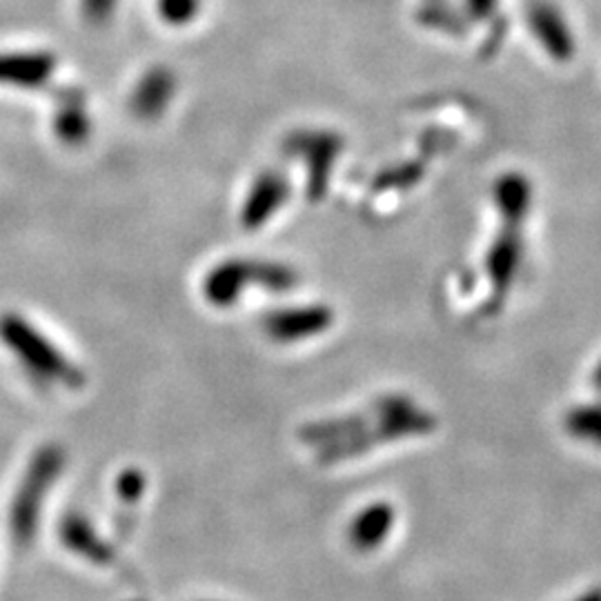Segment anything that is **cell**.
<instances>
[{
    "mask_svg": "<svg viewBox=\"0 0 601 601\" xmlns=\"http://www.w3.org/2000/svg\"><path fill=\"white\" fill-rule=\"evenodd\" d=\"M0 343L40 383H59L65 385V388H80V385H85V372L72 363L67 355L23 315H0Z\"/></svg>",
    "mask_w": 601,
    "mask_h": 601,
    "instance_id": "cell-1",
    "label": "cell"
},
{
    "mask_svg": "<svg viewBox=\"0 0 601 601\" xmlns=\"http://www.w3.org/2000/svg\"><path fill=\"white\" fill-rule=\"evenodd\" d=\"M433 419L427 417L412 399L404 395H385L383 414L368 427L366 433L355 439L341 442L334 446H325L317 450V461L321 465H332L338 461H348L368 455L383 444H393L397 439H406L412 435H423L433 431Z\"/></svg>",
    "mask_w": 601,
    "mask_h": 601,
    "instance_id": "cell-2",
    "label": "cell"
},
{
    "mask_svg": "<svg viewBox=\"0 0 601 601\" xmlns=\"http://www.w3.org/2000/svg\"><path fill=\"white\" fill-rule=\"evenodd\" d=\"M65 463V450L56 444L38 448L29 459L10 510V528L18 546H29L34 541L42 506H46V499L54 488L56 479L63 475Z\"/></svg>",
    "mask_w": 601,
    "mask_h": 601,
    "instance_id": "cell-3",
    "label": "cell"
},
{
    "mask_svg": "<svg viewBox=\"0 0 601 601\" xmlns=\"http://www.w3.org/2000/svg\"><path fill=\"white\" fill-rule=\"evenodd\" d=\"M298 283V274L272 261L232 259L214 268L203 281V294L214 308H232L250 285H259L268 292H290Z\"/></svg>",
    "mask_w": 601,
    "mask_h": 601,
    "instance_id": "cell-4",
    "label": "cell"
},
{
    "mask_svg": "<svg viewBox=\"0 0 601 601\" xmlns=\"http://www.w3.org/2000/svg\"><path fill=\"white\" fill-rule=\"evenodd\" d=\"M332 323L334 312L323 304L283 308L264 317V330L277 343H298L312 338L330 330Z\"/></svg>",
    "mask_w": 601,
    "mask_h": 601,
    "instance_id": "cell-5",
    "label": "cell"
},
{
    "mask_svg": "<svg viewBox=\"0 0 601 601\" xmlns=\"http://www.w3.org/2000/svg\"><path fill=\"white\" fill-rule=\"evenodd\" d=\"M338 150H341V141L328 132H304L292 139V152L306 158V165L310 171L308 192L312 201H319L328 190L330 171Z\"/></svg>",
    "mask_w": 601,
    "mask_h": 601,
    "instance_id": "cell-6",
    "label": "cell"
},
{
    "mask_svg": "<svg viewBox=\"0 0 601 601\" xmlns=\"http://www.w3.org/2000/svg\"><path fill=\"white\" fill-rule=\"evenodd\" d=\"M59 539L72 552L82 557L85 562L97 566H110L116 560L114 548L99 535L94 524L80 512H67L59 524Z\"/></svg>",
    "mask_w": 601,
    "mask_h": 601,
    "instance_id": "cell-7",
    "label": "cell"
},
{
    "mask_svg": "<svg viewBox=\"0 0 601 601\" xmlns=\"http://www.w3.org/2000/svg\"><path fill=\"white\" fill-rule=\"evenodd\" d=\"M287 194L290 186L283 175H279V171H264V175L256 177V181L252 183L247 199L243 203V226L247 230H256L268 223L277 214V209L285 203Z\"/></svg>",
    "mask_w": 601,
    "mask_h": 601,
    "instance_id": "cell-8",
    "label": "cell"
},
{
    "mask_svg": "<svg viewBox=\"0 0 601 601\" xmlns=\"http://www.w3.org/2000/svg\"><path fill=\"white\" fill-rule=\"evenodd\" d=\"M397 524V512L388 501H376L366 506L348 528V539L355 550L372 552L385 544Z\"/></svg>",
    "mask_w": 601,
    "mask_h": 601,
    "instance_id": "cell-9",
    "label": "cell"
},
{
    "mask_svg": "<svg viewBox=\"0 0 601 601\" xmlns=\"http://www.w3.org/2000/svg\"><path fill=\"white\" fill-rule=\"evenodd\" d=\"M175 90H177L175 74L163 67L150 69L137 85L132 107L143 118H156L158 114H163L171 97H175Z\"/></svg>",
    "mask_w": 601,
    "mask_h": 601,
    "instance_id": "cell-10",
    "label": "cell"
},
{
    "mask_svg": "<svg viewBox=\"0 0 601 601\" xmlns=\"http://www.w3.org/2000/svg\"><path fill=\"white\" fill-rule=\"evenodd\" d=\"M158 14L169 25H188L196 18L201 0H158Z\"/></svg>",
    "mask_w": 601,
    "mask_h": 601,
    "instance_id": "cell-11",
    "label": "cell"
},
{
    "mask_svg": "<svg viewBox=\"0 0 601 601\" xmlns=\"http://www.w3.org/2000/svg\"><path fill=\"white\" fill-rule=\"evenodd\" d=\"M145 488H148V479L139 468L123 470L118 475V479H116V495L125 503H137L143 497Z\"/></svg>",
    "mask_w": 601,
    "mask_h": 601,
    "instance_id": "cell-12",
    "label": "cell"
},
{
    "mask_svg": "<svg viewBox=\"0 0 601 601\" xmlns=\"http://www.w3.org/2000/svg\"><path fill=\"white\" fill-rule=\"evenodd\" d=\"M114 8L116 0H85V14L94 23L107 21L110 14H114Z\"/></svg>",
    "mask_w": 601,
    "mask_h": 601,
    "instance_id": "cell-13",
    "label": "cell"
}]
</instances>
